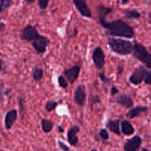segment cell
<instances>
[{
    "label": "cell",
    "instance_id": "cell-1",
    "mask_svg": "<svg viewBox=\"0 0 151 151\" xmlns=\"http://www.w3.org/2000/svg\"><path fill=\"white\" fill-rule=\"evenodd\" d=\"M100 24L113 36L133 38L135 35L134 28L122 19L107 22L106 19H99Z\"/></svg>",
    "mask_w": 151,
    "mask_h": 151
},
{
    "label": "cell",
    "instance_id": "cell-2",
    "mask_svg": "<svg viewBox=\"0 0 151 151\" xmlns=\"http://www.w3.org/2000/svg\"><path fill=\"white\" fill-rule=\"evenodd\" d=\"M108 44L109 47L116 54L120 55H128L133 53L134 45L129 41L120 38H109Z\"/></svg>",
    "mask_w": 151,
    "mask_h": 151
},
{
    "label": "cell",
    "instance_id": "cell-3",
    "mask_svg": "<svg viewBox=\"0 0 151 151\" xmlns=\"http://www.w3.org/2000/svg\"><path fill=\"white\" fill-rule=\"evenodd\" d=\"M133 55L136 59L144 63L146 67L151 69V54L144 45L140 43H135L134 45Z\"/></svg>",
    "mask_w": 151,
    "mask_h": 151
},
{
    "label": "cell",
    "instance_id": "cell-4",
    "mask_svg": "<svg viewBox=\"0 0 151 151\" xmlns=\"http://www.w3.org/2000/svg\"><path fill=\"white\" fill-rule=\"evenodd\" d=\"M50 39L43 35H39L35 40L32 41V45L34 50L38 54H44L47 50V47L50 44Z\"/></svg>",
    "mask_w": 151,
    "mask_h": 151
},
{
    "label": "cell",
    "instance_id": "cell-5",
    "mask_svg": "<svg viewBox=\"0 0 151 151\" xmlns=\"http://www.w3.org/2000/svg\"><path fill=\"white\" fill-rule=\"evenodd\" d=\"M147 73V71L146 70L145 68L142 66H140L137 67L135 70L134 71L131 75L129 78V81L131 83L134 85H139L142 83L145 80L146 75Z\"/></svg>",
    "mask_w": 151,
    "mask_h": 151
},
{
    "label": "cell",
    "instance_id": "cell-6",
    "mask_svg": "<svg viewBox=\"0 0 151 151\" xmlns=\"http://www.w3.org/2000/svg\"><path fill=\"white\" fill-rule=\"evenodd\" d=\"M39 35L40 34L38 33L36 28L34 26L29 24L22 29V32H21L20 38L22 40L26 41L27 42H32L37 37L39 36Z\"/></svg>",
    "mask_w": 151,
    "mask_h": 151
},
{
    "label": "cell",
    "instance_id": "cell-7",
    "mask_svg": "<svg viewBox=\"0 0 151 151\" xmlns=\"http://www.w3.org/2000/svg\"><path fill=\"white\" fill-rule=\"evenodd\" d=\"M92 60L94 61V66L97 69H103L106 64V58L103 49L100 47H97L94 50L92 54Z\"/></svg>",
    "mask_w": 151,
    "mask_h": 151
},
{
    "label": "cell",
    "instance_id": "cell-8",
    "mask_svg": "<svg viewBox=\"0 0 151 151\" xmlns=\"http://www.w3.org/2000/svg\"><path fill=\"white\" fill-rule=\"evenodd\" d=\"M72 1L81 16L88 19L92 18L91 9L89 8L85 0H72Z\"/></svg>",
    "mask_w": 151,
    "mask_h": 151
},
{
    "label": "cell",
    "instance_id": "cell-9",
    "mask_svg": "<svg viewBox=\"0 0 151 151\" xmlns=\"http://www.w3.org/2000/svg\"><path fill=\"white\" fill-rule=\"evenodd\" d=\"M142 143V139L141 137L138 135H136L125 142L123 149L125 151H137L139 149Z\"/></svg>",
    "mask_w": 151,
    "mask_h": 151
},
{
    "label": "cell",
    "instance_id": "cell-10",
    "mask_svg": "<svg viewBox=\"0 0 151 151\" xmlns=\"http://www.w3.org/2000/svg\"><path fill=\"white\" fill-rule=\"evenodd\" d=\"M86 100V94L85 86L79 85L74 93V100L78 106H83L85 104Z\"/></svg>",
    "mask_w": 151,
    "mask_h": 151
},
{
    "label": "cell",
    "instance_id": "cell-11",
    "mask_svg": "<svg viewBox=\"0 0 151 151\" xmlns=\"http://www.w3.org/2000/svg\"><path fill=\"white\" fill-rule=\"evenodd\" d=\"M80 72H81V67L75 65L69 69H65L63 75H64L65 78H66L71 84H73L79 77Z\"/></svg>",
    "mask_w": 151,
    "mask_h": 151
},
{
    "label": "cell",
    "instance_id": "cell-12",
    "mask_svg": "<svg viewBox=\"0 0 151 151\" xmlns=\"http://www.w3.org/2000/svg\"><path fill=\"white\" fill-rule=\"evenodd\" d=\"M80 131H81V128L78 125H74L68 130L67 140L72 146L76 147L78 145L79 142V139L77 134L80 132Z\"/></svg>",
    "mask_w": 151,
    "mask_h": 151
},
{
    "label": "cell",
    "instance_id": "cell-13",
    "mask_svg": "<svg viewBox=\"0 0 151 151\" xmlns=\"http://www.w3.org/2000/svg\"><path fill=\"white\" fill-rule=\"evenodd\" d=\"M18 111L16 109H12L7 112L4 117V126L5 128L9 131L12 128L13 125H14L15 122L17 119Z\"/></svg>",
    "mask_w": 151,
    "mask_h": 151
},
{
    "label": "cell",
    "instance_id": "cell-14",
    "mask_svg": "<svg viewBox=\"0 0 151 151\" xmlns=\"http://www.w3.org/2000/svg\"><path fill=\"white\" fill-rule=\"evenodd\" d=\"M116 103L125 109L132 108L134 106V100L132 97L126 94H122L116 98Z\"/></svg>",
    "mask_w": 151,
    "mask_h": 151
},
{
    "label": "cell",
    "instance_id": "cell-15",
    "mask_svg": "<svg viewBox=\"0 0 151 151\" xmlns=\"http://www.w3.org/2000/svg\"><path fill=\"white\" fill-rule=\"evenodd\" d=\"M147 110H148V107L147 106H137V107H134V109H131L126 114V116L128 118H129V119H134V118L140 116L142 114L145 113Z\"/></svg>",
    "mask_w": 151,
    "mask_h": 151
},
{
    "label": "cell",
    "instance_id": "cell-16",
    "mask_svg": "<svg viewBox=\"0 0 151 151\" xmlns=\"http://www.w3.org/2000/svg\"><path fill=\"white\" fill-rule=\"evenodd\" d=\"M120 119H114V120H109L106 124V127L111 132L114 133L117 136H120Z\"/></svg>",
    "mask_w": 151,
    "mask_h": 151
},
{
    "label": "cell",
    "instance_id": "cell-17",
    "mask_svg": "<svg viewBox=\"0 0 151 151\" xmlns=\"http://www.w3.org/2000/svg\"><path fill=\"white\" fill-rule=\"evenodd\" d=\"M120 131L125 136H131L134 134L135 129L132 124L128 120H123L120 122Z\"/></svg>",
    "mask_w": 151,
    "mask_h": 151
},
{
    "label": "cell",
    "instance_id": "cell-18",
    "mask_svg": "<svg viewBox=\"0 0 151 151\" xmlns=\"http://www.w3.org/2000/svg\"><path fill=\"white\" fill-rule=\"evenodd\" d=\"M125 18L129 20H136L141 17V13L136 9H131V10H125L124 11Z\"/></svg>",
    "mask_w": 151,
    "mask_h": 151
},
{
    "label": "cell",
    "instance_id": "cell-19",
    "mask_svg": "<svg viewBox=\"0 0 151 151\" xmlns=\"http://www.w3.org/2000/svg\"><path fill=\"white\" fill-rule=\"evenodd\" d=\"M97 13H98V17L100 19H106V16L110 14L112 12V9L110 7H105V6L100 5L97 8Z\"/></svg>",
    "mask_w": 151,
    "mask_h": 151
},
{
    "label": "cell",
    "instance_id": "cell-20",
    "mask_svg": "<svg viewBox=\"0 0 151 151\" xmlns=\"http://www.w3.org/2000/svg\"><path fill=\"white\" fill-rule=\"evenodd\" d=\"M41 127L44 133H50L54 127V122L50 119H43L41 120Z\"/></svg>",
    "mask_w": 151,
    "mask_h": 151
},
{
    "label": "cell",
    "instance_id": "cell-21",
    "mask_svg": "<svg viewBox=\"0 0 151 151\" xmlns=\"http://www.w3.org/2000/svg\"><path fill=\"white\" fill-rule=\"evenodd\" d=\"M32 79L35 81V82H38V81H41L44 76V72L41 68L39 67H35L32 70Z\"/></svg>",
    "mask_w": 151,
    "mask_h": 151
},
{
    "label": "cell",
    "instance_id": "cell-22",
    "mask_svg": "<svg viewBox=\"0 0 151 151\" xmlns=\"http://www.w3.org/2000/svg\"><path fill=\"white\" fill-rule=\"evenodd\" d=\"M58 102L54 100H48L45 104V109L47 112H51L54 111L58 106Z\"/></svg>",
    "mask_w": 151,
    "mask_h": 151
},
{
    "label": "cell",
    "instance_id": "cell-23",
    "mask_svg": "<svg viewBox=\"0 0 151 151\" xmlns=\"http://www.w3.org/2000/svg\"><path fill=\"white\" fill-rule=\"evenodd\" d=\"M11 0H0V10L1 12L5 11L11 7Z\"/></svg>",
    "mask_w": 151,
    "mask_h": 151
},
{
    "label": "cell",
    "instance_id": "cell-24",
    "mask_svg": "<svg viewBox=\"0 0 151 151\" xmlns=\"http://www.w3.org/2000/svg\"><path fill=\"white\" fill-rule=\"evenodd\" d=\"M58 85L60 88L66 89L68 87L67 81H66L65 77L63 76V75H60V76L58 78Z\"/></svg>",
    "mask_w": 151,
    "mask_h": 151
},
{
    "label": "cell",
    "instance_id": "cell-25",
    "mask_svg": "<svg viewBox=\"0 0 151 151\" xmlns=\"http://www.w3.org/2000/svg\"><path fill=\"white\" fill-rule=\"evenodd\" d=\"M50 0H38V7L41 10H44L48 7Z\"/></svg>",
    "mask_w": 151,
    "mask_h": 151
},
{
    "label": "cell",
    "instance_id": "cell-26",
    "mask_svg": "<svg viewBox=\"0 0 151 151\" xmlns=\"http://www.w3.org/2000/svg\"><path fill=\"white\" fill-rule=\"evenodd\" d=\"M99 78H100V79L104 83L108 84V85L111 84V83L112 81V80L111 79V78H109L104 73H102V72H100V73H99Z\"/></svg>",
    "mask_w": 151,
    "mask_h": 151
},
{
    "label": "cell",
    "instance_id": "cell-27",
    "mask_svg": "<svg viewBox=\"0 0 151 151\" xmlns=\"http://www.w3.org/2000/svg\"><path fill=\"white\" fill-rule=\"evenodd\" d=\"M100 137L103 141H107L109 139V132L106 129H101L100 131Z\"/></svg>",
    "mask_w": 151,
    "mask_h": 151
},
{
    "label": "cell",
    "instance_id": "cell-28",
    "mask_svg": "<svg viewBox=\"0 0 151 151\" xmlns=\"http://www.w3.org/2000/svg\"><path fill=\"white\" fill-rule=\"evenodd\" d=\"M89 102L91 105H94L97 103H100L101 102V100H100V96L94 94V95H91L89 98Z\"/></svg>",
    "mask_w": 151,
    "mask_h": 151
},
{
    "label": "cell",
    "instance_id": "cell-29",
    "mask_svg": "<svg viewBox=\"0 0 151 151\" xmlns=\"http://www.w3.org/2000/svg\"><path fill=\"white\" fill-rule=\"evenodd\" d=\"M58 145L59 148H60L62 151H70L69 147H68L65 143H63V142L60 141V140H59V141L58 142Z\"/></svg>",
    "mask_w": 151,
    "mask_h": 151
},
{
    "label": "cell",
    "instance_id": "cell-30",
    "mask_svg": "<svg viewBox=\"0 0 151 151\" xmlns=\"http://www.w3.org/2000/svg\"><path fill=\"white\" fill-rule=\"evenodd\" d=\"M144 81H145V83L147 85L151 86V71H150V72H147Z\"/></svg>",
    "mask_w": 151,
    "mask_h": 151
},
{
    "label": "cell",
    "instance_id": "cell-31",
    "mask_svg": "<svg viewBox=\"0 0 151 151\" xmlns=\"http://www.w3.org/2000/svg\"><path fill=\"white\" fill-rule=\"evenodd\" d=\"M24 100L23 98H22V97H20L19 98V109H20L21 110V114H22V112H24Z\"/></svg>",
    "mask_w": 151,
    "mask_h": 151
},
{
    "label": "cell",
    "instance_id": "cell-32",
    "mask_svg": "<svg viewBox=\"0 0 151 151\" xmlns=\"http://www.w3.org/2000/svg\"><path fill=\"white\" fill-rule=\"evenodd\" d=\"M118 93H119V90H118L117 87L112 86L111 88V96L116 95Z\"/></svg>",
    "mask_w": 151,
    "mask_h": 151
},
{
    "label": "cell",
    "instance_id": "cell-33",
    "mask_svg": "<svg viewBox=\"0 0 151 151\" xmlns=\"http://www.w3.org/2000/svg\"><path fill=\"white\" fill-rule=\"evenodd\" d=\"M123 72V66H118L117 69H116V75H119L122 73Z\"/></svg>",
    "mask_w": 151,
    "mask_h": 151
},
{
    "label": "cell",
    "instance_id": "cell-34",
    "mask_svg": "<svg viewBox=\"0 0 151 151\" xmlns=\"http://www.w3.org/2000/svg\"><path fill=\"white\" fill-rule=\"evenodd\" d=\"M130 0H121V5H126L129 3Z\"/></svg>",
    "mask_w": 151,
    "mask_h": 151
},
{
    "label": "cell",
    "instance_id": "cell-35",
    "mask_svg": "<svg viewBox=\"0 0 151 151\" xmlns=\"http://www.w3.org/2000/svg\"><path fill=\"white\" fill-rule=\"evenodd\" d=\"M25 2L28 4H32L35 1V0H24Z\"/></svg>",
    "mask_w": 151,
    "mask_h": 151
},
{
    "label": "cell",
    "instance_id": "cell-36",
    "mask_svg": "<svg viewBox=\"0 0 151 151\" xmlns=\"http://www.w3.org/2000/svg\"><path fill=\"white\" fill-rule=\"evenodd\" d=\"M58 131L60 133L64 132V129H63L61 126H58Z\"/></svg>",
    "mask_w": 151,
    "mask_h": 151
},
{
    "label": "cell",
    "instance_id": "cell-37",
    "mask_svg": "<svg viewBox=\"0 0 151 151\" xmlns=\"http://www.w3.org/2000/svg\"><path fill=\"white\" fill-rule=\"evenodd\" d=\"M147 16H148V23L150 24H151V11L148 13Z\"/></svg>",
    "mask_w": 151,
    "mask_h": 151
},
{
    "label": "cell",
    "instance_id": "cell-38",
    "mask_svg": "<svg viewBox=\"0 0 151 151\" xmlns=\"http://www.w3.org/2000/svg\"><path fill=\"white\" fill-rule=\"evenodd\" d=\"M1 69H2V63H1V60L0 59V72L1 71Z\"/></svg>",
    "mask_w": 151,
    "mask_h": 151
},
{
    "label": "cell",
    "instance_id": "cell-39",
    "mask_svg": "<svg viewBox=\"0 0 151 151\" xmlns=\"http://www.w3.org/2000/svg\"><path fill=\"white\" fill-rule=\"evenodd\" d=\"M141 151H150V150H147V149H146V148H143V149H142V150Z\"/></svg>",
    "mask_w": 151,
    "mask_h": 151
},
{
    "label": "cell",
    "instance_id": "cell-40",
    "mask_svg": "<svg viewBox=\"0 0 151 151\" xmlns=\"http://www.w3.org/2000/svg\"><path fill=\"white\" fill-rule=\"evenodd\" d=\"M91 151H98L97 150H96V149H92Z\"/></svg>",
    "mask_w": 151,
    "mask_h": 151
},
{
    "label": "cell",
    "instance_id": "cell-41",
    "mask_svg": "<svg viewBox=\"0 0 151 151\" xmlns=\"http://www.w3.org/2000/svg\"><path fill=\"white\" fill-rule=\"evenodd\" d=\"M1 10H0V13H1ZM0 21H1V17H0Z\"/></svg>",
    "mask_w": 151,
    "mask_h": 151
}]
</instances>
